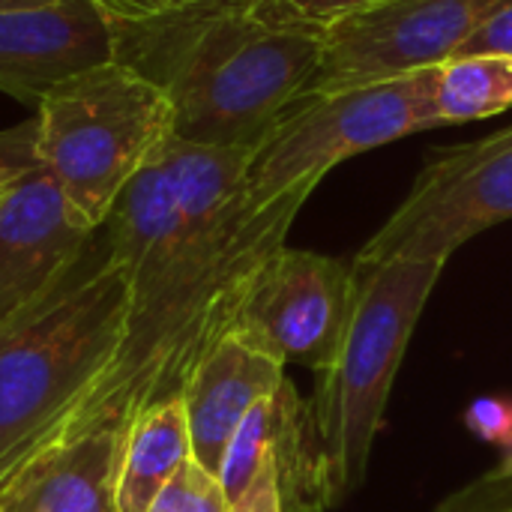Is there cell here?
<instances>
[{"mask_svg": "<svg viewBox=\"0 0 512 512\" xmlns=\"http://www.w3.org/2000/svg\"><path fill=\"white\" fill-rule=\"evenodd\" d=\"M512 105V54H456L441 63V123H471Z\"/></svg>", "mask_w": 512, "mask_h": 512, "instance_id": "17", "label": "cell"}, {"mask_svg": "<svg viewBox=\"0 0 512 512\" xmlns=\"http://www.w3.org/2000/svg\"><path fill=\"white\" fill-rule=\"evenodd\" d=\"M114 63V27L96 0L0 9V90L42 102L63 81Z\"/></svg>", "mask_w": 512, "mask_h": 512, "instance_id": "11", "label": "cell"}, {"mask_svg": "<svg viewBox=\"0 0 512 512\" xmlns=\"http://www.w3.org/2000/svg\"><path fill=\"white\" fill-rule=\"evenodd\" d=\"M51 0H0V9H15V6H42Z\"/></svg>", "mask_w": 512, "mask_h": 512, "instance_id": "25", "label": "cell"}, {"mask_svg": "<svg viewBox=\"0 0 512 512\" xmlns=\"http://www.w3.org/2000/svg\"><path fill=\"white\" fill-rule=\"evenodd\" d=\"M114 60L162 87L177 138L258 147L285 108L312 90L324 27L267 21L252 0H225L114 27Z\"/></svg>", "mask_w": 512, "mask_h": 512, "instance_id": "2", "label": "cell"}, {"mask_svg": "<svg viewBox=\"0 0 512 512\" xmlns=\"http://www.w3.org/2000/svg\"><path fill=\"white\" fill-rule=\"evenodd\" d=\"M231 512H285L282 492H279V477H276L270 456H264L252 483L231 501Z\"/></svg>", "mask_w": 512, "mask_h": 512, "instance_id": "22", "label": "cell"}, {"mask_svg": "<svg viewBox=\"0 0 512 512\" xmlns=\"http://www.w3.org/2000/svg\"><path fill=\"white\" fill-rule=\"evenodd\" d=\"M192 438L183 396L147 408L129 429L120 483L117 512H147L165 483L189 462Z\"/></svg>", "mask_w": 512, "mask_h": 512, "instance_id": "16", "label": "cell"}, {"mask_svg": "<svg viewBox=\"0 0 512 512\" xmlns=\"http://www.w3.org/2000/svg\"><path fill=\"white\" fill-rule=\"evenodd\" d=\"M512 219V126L435 150L360 261H444L480 231Z\"/></svg>", "mask_w": 512, "mask_h": 512, "instance_id": "7", "label": "cell"}, {"mask_svg": "<svg viewBox=\"0 0 512 512\" xmlns=\"http://www.w3.org/2000/svg\"><path fill=\"white\" fill-rule=\"evenodd\" d=\"M378 0H252V9L279 24H309V27H330L354 12L375 6Z\"/></svg>", "mask_w": 512, "mask_h": 512, "instance_id": "19", "label": "cell"}, {"mask_svg": "<svg viewBox=\"0 0 512 512\" xmlns=\"http://www.w3.org/2000/svg\"><path fill=\"white\" fill-rule=\"evenodd\" d=\"M87 255L54 291L0 324V486L57 435L129 333V270L108 249L99 261Z\"/></svg>", "mask_w": 512, "mask_h": 512, "instance_id": "3", "label": "cell"}, {"mask_svg": "<svg viewBox=\"0 0 512 512\" xmlns=\"http://www.w3.org/2000/svg\"><path fill=\"white\" fill-rule=\"evenodd\" d=\"M126 438L102 420L42 447L0 486V512H117Z\"/></svg>", "mask_w": 512, "mask_h": 512, "instance_id": "13", "label": "cell"}, {"mask_svg": "<svg viewBox=\"0 0 512 512\" xmlns=\"http://www.w3.org/2000/svg\"><path fill=\"white\" fill-rule=\"evenodd\" d=\"M354 258L282 246L255 276L234 333L282 366L318 372L336 351L351 309Z\"/></svg>", "mask_w": 512, "mask_h": 512, "instance_id": "9", "label": "cell"}, {"mask_svg": "<svg viewBox=\"0 0 512 512\" xmlns=\"http://www.w3.org/2000/svg\"><path fill=\"white\" fill-rule=\"evenodd\" d=\"M96 231L33 156L0 186V324L54 291L90 252Z\"/></svg>", "mask_w": 512, "mask_h": 512, "instance_id": "10", "label": "cell"}, {"mask_svg": "<svg viewBox=\"0 0 512 512\" xmlns=\"http://www.w3.org/2000/svg\"><path fill=\"white\" fill-rule=\"evenodd\" d=\"M174 135L162 87L123 63L87 69L39 102L33 153L75 213L99 231L123 186Z\"/></svg>", "mask_w": 512, "mask_h": 512, "instance_id": "5", "label": "cell"}, {"mask_svg": "<svg viewBox=\"0 0 512 512\" xmlns=\"http://www.w3.org/2000/svg\"><path fill=\"white\" fill-rule=\"evenodd\" d=\"M465 426L480 441L512 450V399H477L465 411Z\"/></svg>", "mask_w": 512, "mask_h": 512, "instance_id": "21", "label": "cell"}, {"mask_svg": "<svg viewBox=\"0 0 512 512\" xmlns=\"http://www.w3.org/2000/svg\"><path fill=\"white\" fill-rule=\"evenodd\" d=\"M264 456L276 468L285 512H327L333 507L309 399H300L288 378L246 414L228 444L219 480L231 501L252 483Z\"/></svg>", "mask_w": 512, "mask_h": 512, "instance_id": "12", "label": "cell"}, {"mask_svg": "<svg viewBox=\"0 0 512 512\" xmlns=\"http://www.w3.org/2000/svg\"><path fill=\"white\" fill-rule=\"evenodd\" d=\"M512 0H378L324 30L312 90L366 84L441 66Z\"/></svg>", "mask_w": 512, "mask_h": 512, "instance_id": "8", "label": "cell"}, {"mask_svg": "<svg viewBox=\"0 0 512 512\" xmlns=\"http://www.w3.org/2000/svg\"><path fill=\"white\" fill-rule=\"evenodd\" d=\"M438 512H512V456L501 465L450 492Z\"/></svg>", "mask_w": 512, "mask_h": 512, "instance_id": "20", "label": "cell"}, {"mask_svg": "<svg viewBox=\"0 0 512 512\" xmlns=\"http://www.w3.org/2000/svg\"><path fill=\"white\" fill-rule=\"evenodd\" d=\"M24 138L21 141H15L18 138V129L15 132H9V135H0V186L24 165V162H30L36 153H33V138H36V120L33 123H27L24 126V132H21Z\"/></svg>", "mask_w": 512, "mask_h": 512, "instance_id": "24", "label": "cell"}, {"mask_svg": "<svg viewBox=\"0 0 512 512\" xmlns=\"http://www.w3.org/2000/svg\"><path fill=\"white\" fill-rule=\"evenodd\" d=\"M147 512H231V498L219 474L189 459L156 495Z\"/></svg>", "mask_w": 512, "mask_h": 512, "instance_id": "18", "label": "cell"}, {"mask_svg": "<svg viewBox=\"0 0 512 512\" xmlns=\"http://www.w3.org/2000/svg\"><path fill=\"white\" fill-rule=\"evenodd\" d=\"M459 54H512V6L501 9L492 21H486Z\"/></svg>", "mask_w": 512, "mask_h": 512, "instance_id": "23", "label": "cell"}, {"mask_svg": "<svg viewBox=\"0 0 512 512\" xmlns=\"http://www.w3.org/2000/svg\"><path fill=\"white\" fill-rule=\"evenodd\" d=\"M285 384V366L252 348L234 330L195 366L183 387L192 456L219 474L228 444L246 414Z\"/></svg>", "mask_w": 512, "mask_h": 512, "instance_id": "14", "label": "cell"}, {"mask_svg": "<svg viewBox=\"0 0 512 512\" xmlns=\"http://www.w3.org/2000/svg\"><path fill=\"white\" fill-rule=\"evenodd\" d=\"M441 66L408 75L321 87L297 96L252 150L246 186L255 207L312 189L345 159L441 123Z\"/></svg>", "mask_w": 512, "mask_h": 512, "instance_id": "6", "label": "cell"}, {"mask_svg": "<svg viewBox=\"0 0 512 512\" xmlns=\"http://www.w3.org/2000/svg\"><path fill=\"white\" fill-rule=\"evenodd\" d=\"M102 228H108V252L132 276L135 297L168 273L180 252L183 213L159 153L123 186Z\"/></svg>", "mask_w": 512, "mask_h": 512, "instance_id": "15", "label": "cell"}, {"mask_svg": "<svg viewBox=\"0 0 512 512\" xmlns=\"http://www.w3.org/2000/svg\"><path fill=\"white\" fill-rule=\"evenodd\" d=\"M441 273L444 261L354 258L351 309L309 399L333 507L366 483L393 381Z\"/></svg>", "mask_w": 512, "mask_h": 512, "instance_id": "4", "label": "cell"}, {"mask_svg": "<svg viewBox=\"0 0 512 512\" xmlns=\"http://www.w3.org/2000/svg\"><path fill=\"white\" fill-rule=\"evenodd\" d=\"M309 195L294 189L267 207L246 204L216 228L186 234L168 273L135 297L111 366L48 444L102 420L132 429L147 408L180 396L195 366L237 327L258 270L285 246Z\"/></svg>", "mask_w": 512, "mask_h": 512, "instance_id": "1", "label": "cell"}]
</instances>
